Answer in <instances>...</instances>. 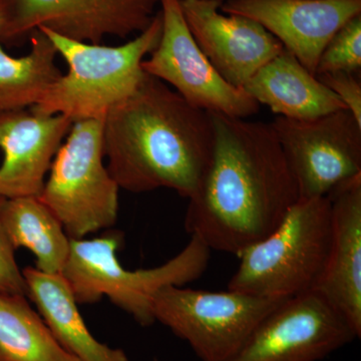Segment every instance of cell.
<instances>
[{
	"label": "cell",
	"mask_w": 361,
	"mask_h": 361,
	"mask_svg": "<svg viewBox=\"0 0 361 361\" xmlns=\"http://www.w3.org/2000/svg\"><path fill=\"white\" fill-rule=\"evenodd\" d=\"M6 0H0V20H2V18L4 16V11H6Z\"/></svg>",
	"instance_id": "cell-24"
},
{
	"label": "cell",
	"mask_w": 361,
	"mask_h": 361,
	"mask_svg": "<svg viewBox=\"0 0 361 361\" xmlns=\"http://www.w3.org/2000/svg\"><path fill=\"white\" fill-rule=\"evenodd\" d=\"M331 236L326 264L314 290L361 336V174L329 195Z\"/></svg>",
	"instance_id": "cell-15"
},
{
	"label": "cell",
	"mask_w": 361,
	"mask_h": 361,
	"mask_svg": "<svg viewBox=\"0 0 361 361\" xmlns=\"http://www.w3.org/2000/svg\"><path fill=\"white\" fill-rule=\"evenodd\" d=\"M189 243L158 267L128 270L116 252L123 234L109 231L92 239H71L70 254L63 277L78 304H92L108 297L116 307L127 312L142 326L155 322L154 299L168 286H184L205 273L211 250L200 239L190 236Z\"/></svg>",
	"instance_id": "cell-3"
},
{
	"label": "cell",
	"mask_w": 361,
	"mask_h": 361,
	"mask_svg": "<svg viewBox=\"0 0 361 361\" xmlns=\"http://www.w3.org/2000/svg\"><path fill=\"white\" fill-rule=\"evenodd\" d=\"M25 297L0 293V361H80L56 341Z\"/></svg>",
	"instance_id": "cell-20"
},
{
	"label": "cell",
	"mask_w": 361,
	"mask_h": 361,
	"mask_svg": "<svg viewBox=\"0 0 361 361\" xmlns=\"http://www.w3.org/2000/svg\"><path fill=\"white\" fill-rule=\"evenodd\" d=\"M243 89L272 113L293 120H310L348 110L331 90L285 49L259 68Z\"/></svg>",
	"instance_id": "cell-16"
},
{
	"label": "cell",
	"mask_w": 361,
	"mask_h": 361,
	"mask_svg": "<svg viewBox=\"0 0 361 361\" xmlns=\"http://www.w3.org/2000/svg\"><path fill=\"white\" fill-rule=\"evenodd\" d=\"M327 197L299 199L276 229L242 251L229 290L269 298H290L314 290L330 245Z\"/></svg>",
	"instance_id": "cell-5"
},
{
	"label": "cell",
	"mask_w": 361,
	"mask_h": 361,
	"mask_svg": "<svg viewBox=\"0 0 361 361\" xmlns=\"http://www.w3.org/2000/svg\"><path fill=\"white\" fill-rule=\"evenodd\" d=\"M316 78L341 99L357 122L361 123L360 73L334 71L316 75Z\"/></svg>",
	"instance_id": "cell-23"
},
{
	"label": "cell",
	"mask_w": 361,
	"mask_h": 361,
	"mask_svg": "<svg viewBox=\"0 0 361 361\" xmlns=\"http://www.w3.org/2000/svg\"><path fill=\"white\" fill-rule=\"evenodd\" d=\"M1 220L14 250L28 249L35 268L47 274L63 273L71 239L54 213L37 197L6 199Z\"/></svg>",
	"instance_id": "cell-18"
},
{
	"label": "cell",
	"mask_w": 361,
	"mask_h": 361,
	"mask_svg": "<svg viewBox=\"0 0 361 361\" xmlns=\"http://www.w3.org/2000/svg\"><path fill=\"white\" fill-rule=\"evenodd\" d=\"M30 40L28 54L13 58L0 39V113L32 108L63 75L56 63L58 51L47 35L37 30Z\"/></svg>",
	"instance_id": "cell-19"
},
{
	"label": "cell",
	"mask_w": 361,
	"mask_h": 361,
	"mask_svg": "<svg viewBox=\"0 0 361 361\" xmlns=\"http://www.w3.org/2000/svg\"><path fill=\"white\" fill-rule=\"evenodd\" d=\"M160 42L142 61V71L200 110L242 118L258 114L260 104L245 90L229 84L195 42L180 0H160Z\"/></svg>",
	"instance_id": "cell-10"
},
{
	"label": "cell",
	"mask_w": 361,
	"mask_h": 361,
	"mask_svg": "<svg viewBox=\"0 0 361 361\" xmlns=\"http://www.w3.org/2000/svg\"><path fill=\"white\" fill-rule=\"evenodd\" d=\"M224 0H180L183 16L216 71L242 87L284 47L257 21L221 11Z\"/></svg>",
	"instance_id": "cell-12"
},
{
	"label": "cell",
	"mask_w": 361,
	"mask_h": 361,
	"mask_svg": "<svg viewBox=\"0 0 361 361\" xmlns=\"http://www.w3.org/2000/svg\"><path fill=\"white\" fill-rule=\"evenodd\" d=\"M68 63L66 75L54 82L32 110L45 115H63L73 122L102 118L130 97L141 84L142 63L156 49L161 35V16L134 39L118 47L85 44L39 28Z\"/></svg>",
	"instance_id": "cell-4"
},
{
	"label": "cell",
	"mask_w": 361,
	"mask_h": 361,
	"mask_svg": "<svg viewBox=\"0 0 361 361\" xmlns=\"http://www.w3.org/2000/svg\"><path fill=\"white\" fill-rule=\"evenodd\" d=\"M299 199L323 198L344 180L361 174V123L348 110L272 123Z\"/></svg>",
	"instance_id": "cell-8"
},
{
	"label": "cell",
	"mask_w": 361,
	"mask_h": 361,
	"mask_svg": "<svg viewBox=\"0 0 361 361\" xmlns=\"http://www.w3.org/2000/svg\"><path fill=\"white\" fill-rule=\"evenodd\" d=\"M154 361H159V360H154Z\"/></svg>",
	"instance_id": "cell-25"
},
{
	"label": "cell",
	"mask_w": 361,
	"mask_h": 361,
	"mask_svg": "<svg viewBox=\"0 0 361 361\" xmlns=\"http://www.w3.org/2000/svg\"><path fill=\"white\" fill-rule=\"evenodd\" d=\"M6 199L0 197V293L25 295L26 286L23 271L14 256V248L9 241L1 220V210Z\"/></svg>",
	"instance_id": "cell-22"
},
{
	"label": "cell",
	"mask_w": 361,
	"mask_h": 361,
	"mask_svg": "<svg viewBox=\"0 0 361 361\" xmlns=\"http://www.w3.org/2000/svg\"><path fill=\"white\" fill-rule=\"evenodd\" d=\"M104 118L73 122L37 197L71 239L110 229L118 213V189L104 165Z\"/></svg>",
	"instance_id": "cell-6"
},
{
	"label": "cell",
	"mask_w": 361,
	"mask_h": 361,
	"mask_svg": "<svg viewBox=\"0 0 361 361\" xmlns=\"http://www.w3.org/2000/svg\"><path fill=\"white\" fill-rule=\"evenodd\" d=\"M287 299V298H286ZM284 298L168 286L153 302L155 322L185 341L202 361H227Z\"/></svg>",
	"instance_id": "cell-7"
},
{
	"label": "cell",
	"mask_w": 361,
	"mask_h": 361,
	"mask_svg": "<svg viewBox=\"0 0 361 361\" xmlns=\"http://www.w3.org/2000/svg\"><path fill=\"white\" fill-rule=\"evenodd\" d=\"M361 14L348 21L323 49L315 75L334 71L360 73Z\"/></svg>",
	"instance_id": "cell-21"
},
{
	"label": "cell",
	"mask_w": 361,
	"mask_h": 361,
	"mask_svg": "<svg viewBox=\"0 0 361 361\" xmlns=\"http://www.w3.org/2000/svg\"><path fill=\"white\" fill-rule=\"evenodd\" d=\"M26 296L37 305L56 341L80 361H129L122 349L111 348L94 338L78 310L63 275L47 274L35 267L23 270Z\"/></svg>",
	"instance_id": "cell-17"
},
{
	"label": "cell",
	"mask_w": 361,
	"mask_h": 361,
	"mask_svg": "<svg viewBox=\"0 0 361 361\" xmlns=\"http://www.w3.org/2000/svg\"><path fill=\"white\" fill-rule=\"evenodd\" d=\"M221 11L257 21L315 75L329 40L361 14V0H227Z\"/></svg>",
	"instance_id": "cell-13"
},
{
	"label": "cell",
	"mask_w": 361,
	"mask_h": 361,
	"mask_svg": "<svg viewBox=\"0 0 361 361\" xmlns=\"http://www.w3.org/2000/svg\"><path fill=\"white\" fill-rule=\"evenodd\" d=\"M103 140L118 187L135 194L167 188L190 199L210 166L215 135L209 111L146 73L104 116Z\"/></svg>",
	"instance_id": "cell-2"
},
{
	"label": "cell",
	"mask_w": 361,
	"mask_h": 361,
	"mask_svg": "<svg viewBox=\"0 0 361 361\" xmlns=\"http://www.w3.org/2000/svg\"><path fill=\"white\" fill-rule=\"evenodd\" d=\"M160 0H6L0 39L18 44L35 30L85 44L142 33L158 13Z\"/></svg>",
	"instance_id": "cell-9"
},
{
	"label": "cell",
	"mask_w": 361,
	"mask_h": 361,
	"mask_svg": "<svg viewBox=\"0 0 361 361\" xmlns=\"http://www.w3.org/2000/svg\"><path fill=\"white\" fill-rule=\"evenodd\" d=\"M73 121L30 108L0 113V197H39Z\"/></svg>",
	"instance_id": "cell-14"
},
{
	"label": "cell",
	"mask_w": 361,
	"mask_h": 361,
	"mask_svg": "<svg viewBox=\"0 0 361 361\" xmlns=\"http://www.w3.org/2000/svg\"><path fill=\"white\" fill-rule=\"evenodd\" d=\"M214 151L185 229L210 250L238 256L271 234L299 200L271 123L210 113Z\"/></svg>",
	"instance_id": "cell-1"
},
{
	"label": "cell",
	"mask_w": 361,
	"mask_h": 361,
	"mask_svg": "<svg viewBox=\"0 0 361 361\" xmlns=\"http://www.w3.org/2000/svg\"><path fill=\"white\" fill-rule=\"evenodd\" d=\"M360 338L317 292L285 299L227 361H320Z\"/></svg>",
	"instance_id": "cell-11"
}]
</instances>
